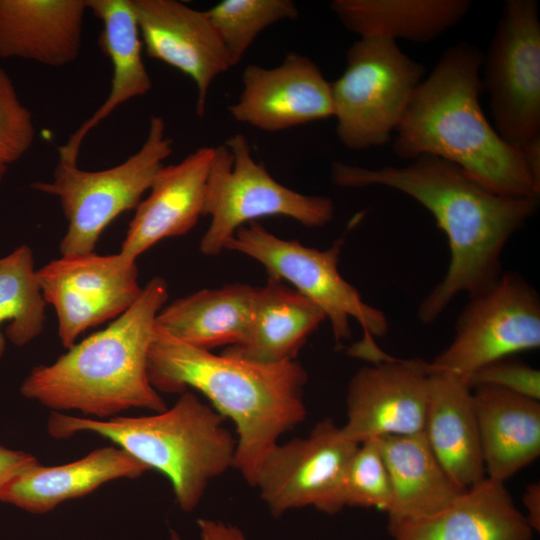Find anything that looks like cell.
<instances>
[{
	"mask_svg": "<svg viewBox=\"0 0 540 540\" xmlns=\"http://www.w3.org/2000/svg\"><path fill=\"white\" fill-rule=\"evenodd\" d=\"M331 180L345 188L398 190L425 207L446 234L450 263L444 278L418 307L424 324L435 321L460 293L473 296L500 277L504 246L539 206V197L496 194L457 165L432 155L420 156L404 167L378 169L335 161Z\"/></svg>",
	"mask_w": 540,
	"mask_h": 540,
	"instance_id": "cell-1",
	"label": "cell"
},
{
	"mask_svg": "<svg viewBox=\"0 0 540 540\" xmlns=\"http://www.w3.org/2000/svg\"><path fill=\"white\" fill-rule=\"evenodd\" d=\"M148 379L158 393H202L234 423L233 467L255 487L260 467L279 437L306 418L307 373L296 361L261 364L193 347L155 324L147 358Z\"/></svg>",
	"mask_w": 540,
	"mask_h": 540,
	"instance_id": "cell-2",
	"label": "cell"
},
{
	"mask_svg": "<svg viewBox=\"0 0 540 540\" xmlns=\"http://www.w3.org/2000/svg\"><path fill=\"white\" fill-rule=\"evenodd\" d=\"M483 60L467 42L442 53L410 99L391 140L393 153L405 160L442 158L502 196L539 197L520 150L497 133L482 110Z\"/></svg>",
	"mask_w": 540,
	"mask_h": 540,
	"instance_id": "cell-3",
	"label": "cell"
},
{
	"mask_svg": "<svg viewBox=\"0 0 540 540\" xmlns=\"http://www.w3.org/2000/svg\"><path fill=\"white\" fill-rule=\"evenodd\" d=\"M167 299V282L153 277L105 329L75 343L53 363L35 366L20 393L53 412L78 411L98 420L133 408L166 410L149 382L147 358L157 314Z\"/></svg>",
	"mask_w": 540,
	"mask_h": 540,
	"instance_id": "cell-4",
	"label": "cell"
},
{
	"mask_svg": "<svg viewBox=\"0 0 540 540\" xmlns=\"http://www.w3.org/2000/svg\"><path fill=\"white\" fill-rule=\"evenodd\" d=\"M225 418L187 390L171 407L142 417L105 420L52 412L47 430L56 439L91 432L109 439L150 470L165 475L184 512L200 503L213 479L233 467L236 439Z\"/></svg>",
	"mask_w": 540,
	"mask_h": 540,
	"instance_id": "cell-5",
	"label": "cell"
},
{
	"mask_svg": "<svg viewBox=\"0 0 540 540\" xmlns=\"http://www.w3.org/2000/svg\"><path fill=\"white\" fill-rule=\"evenodd\" d=\"M344 238L325 250L307 247L297 240H285L269 232L257 221L240 227L226 245L261 263L269 276L283 280L317 305L330 321L335 342L349 339L350 319L363 330L362 339L349 350L352 356L367 359L380 348L375 337L388 330L385 314L361 298L358 290L339 273L338 263Z\"/></svg>",
	"mask_w": 540,
	"mask_h": 540,
	"instance_id": "cell-6",
	"label": "cell"
},
{
	"mask_svg": "<svg viewBox=\"0 0 540 540\" xmlns=\"http://www.w3.org/2000/svg\"><path fill=\"white\" fill-rule=\"evenodd\" d=\"M335 207L326 196L296 192L275 180L252 154L243 134L214 147L202 215L211 218L199 249L214 256L242 226L261 217L284 216L309 228L332 221Z\"/></svg>",
	"mask_w": 540,
	"mask_h": 540,
	"instance_id": "cell-7",
	"label": "cell"
},
{
	"mask_svg": "<svg viewBox=\"0 0 540 540\" xmlns=\"http://www.w3.org/2000/svg\"><path fill=\"white\" fill-rule=\"evenodd\" d=\"M172 152L164 120L153 115L141 148L119 165L86 171L59 160L52 181L32 183V189L60 201L68 222L61 254L94 252L105 228L121 213L136 208Z\"/></svg>",
	"mask_w": 540,
	"mask_h": 540,
	"instance_id": "cell-8",
	"label": "cell"
},
{
	"mask_svg": "<svg viewBox=\"0 0 540 540\" xmlns=\"http://www.w3.org/2000/svg\"><path fill=\"white\" fill-rule=\"evenodd\" d=\"M424 72L396 41H355L347 51L345 70L331 83L340 142L350 150L390 142Z\"/></svg>",
	"mask_w": 540,
	"mask_h": 540,
	"instance_id": "cell-9",
	"label": "cell"
},
{
	"mask_svg": "<svg viewBox=\"0 0 540 540\" xmlns=\"http://www.w3.org/2000/svg\"><path fill=\"white\" fill-rule=\"evenodd\" d=\"M449 346L425 371L448 372L465 381L478 369L540 346V299L515 272L502 273L487 289L469 297Z\"/></svg>",
	"mask_w": 540,
	"mask_h": 540,
	"instance_id": "cell-10",
	"label": "cell"
},
{
	"mask_svg": "<svg viewBox=\"0 0 540 540\" xmlns=\"http://www.w3.org/2000/svg\"><path fill=\"white\" fill-rule=\"evenodd\" d=\"M482 66L497 133L517 149L539 138L540 19L534 0L504 3Z\"/></svg>",
	"mask_w": 540,
	"mask_h": 540,
	"instance_id": "cell-11",
	"label": "cell"
},
{
	"mask_svg": "<svg viewBox=\"0 0 540 540\" xmlns=\"http://www.w3.org/2000/svg\"><path fill=\"white\" fill-rule=\"evenodd\" d=\"M358 445L326 418L306 437L277 444L264 459L255 487L276 517L308 506L335 514L345 507L343 479Z\"/></svg>",
	"mask_w": 540,
	"mask_h": 540,
	"instance_id": "cell-12",
	"label": "cell"
},
{
	"mask_svg": "<svg viewBox=\"0 0 540 540\" xmlns=\"http://www.w3.org/2000/svg\"><path fill=\"white\" fill-rule=\"evenodd\" d=\"M47 304L54 307L58 337L69 349L89 328L118 318L139 298L136 261L122 254H65L36 270Z\"/></svg>",
	"mask_w": 540,
	"mask_h": 540,
	"instance_id": "cell-13",
	"label": "cell"
},
{
	"mask_svg": "<svg viewBox=\"0 0 540 540\" xmlns=\"http://www.w3.org/2000/svg\"><path fill=\"white\" fill-rule=\"evenodd\" d=\"M424 364L389 356L359 369L348 384L344 435L360 444L424 432L429 385Z\"/></svg>",
	"mask_w": 540,
	"mask_h": 540,
	"instance_id": "cell-14",
	"label": "cell"
},
{
	"mask_svg": "<svg viewBox=\"0 0 540 540\" xmlns=\"http://www.w3.org/2000/svg\"><path fill=\"white\" fill-rule=\"evenodd\" d=\"M228 111L265 132L327 119L334 115L331 83L310 58L291 52L276 67L246 66L241 94Z\"/></svg>",
	"mask_w": 540,
	"mask_h": 540,
	"instance_id": "cell-15",
	"label": "cell"
},
{
	"mask_svg": "<svg viewBox=\"0 0 540 540\" xmlns=\"http://www.w3.org/2000/svg\"><path fill=\"white\" fill-rule=\"evenodd\" d=\"M148 57L190 77L197 90L196 113L202 117L212 82L232 68L206 11L176 0H130Z\"/></svg>",
	"mask_w": 540,
	"mask_h": 540,
	"instance_id": "cell-16",
	"label": "cell"
},
{
	"mask_svg": "<svg viewBox=\"0 0 540 540\" xmlns=\"http://www.w3.org/2000/svg\"><path fill=\"white\" fill-rule=\"evenodd\" d=\"M214 147H201L160 170L135 208L120 254L137 258L157 242L189 232L203 213Z\"/></svg>",
	"mask_w": 540,
	"mask_h": 540,
	"instance_id": "cell-17",
	"label": "cell"
},
{
	"mask_svg": "<svg viewBox=\"0 0 540 540\" xmlns=\"http://www.w3.org/2000/svg\"><path fill=\"white\" fill-rule=\"evenodd\" d=\"M392 540H532L504 483L485 478L440 511L388 523Z\"/></svg>",
	"mask_w": 540,
	"mask_h": 540,
	"instance_id": "cell-18",
	"label": "cell"
},
{
	"mask_svg": "<svg viewBox=\"0 0 540 540\" xmlns=\"http://www.w3.org/2000/svg\"><path fill=\"white\" fill-rule=\"evenodd\" d=\"M87 10L85 0H0V58L50 67L74 62Z\"/></svg>",
	"mask_w": 540,
	"mask_h": 540,
	"instance_id": "cell-19",
	"label": "cell"
},
{
	"mask_svg": "<svg viewBox=\"0 0 540 540\" xmlns=\"http://www.w3.org/2000/svg\"><path fill=\"white\" fill-rule=\"evenodd\" d=\"M149 470L118 446H105L67 464L50 467L36 464L1 489L0 501L26 512L44 514L64 501L86 496L107 482L136 479Z\"/></svg>",
	"mask_w": 540,
	"mask_h": 540,
	"instance_id": "cell-20",
	"label": "cell"
},
{
	"mask_svg": "<svg viewBox=\"0 0 540 540\" xmlns=\"http://www.w3.org/2000/svg\"><path fill=\"white\" fill-rule=\"evenodd\" d=\"M472 389L486 477L504 483L540 455V403L506 389Z\"/></svg>",
	"mask_w": 540,
	"mask_h": 540,
	"instance_id": "cell-21",
	"label": "cell"
},
{
	"mask_svg": "<svg viewBox=\"0 0 540 540\" xmlns=\"http://www.w3.org/2000/svg\"><path fill=\"white\" fill-rule=\"evenodd\" d=\"M424 433L435 456L462 488L486 478L472 389L458 375L428 374Z\"/></svg>",
	"mask_w": 540,
	"mask_h": 540,
	"instance_id": "cell-22",
	"label": "cell"
},
{
	"mask_svg": "<svg viewBox=\"0 0 540 540\" xmlns=\"http://www.w3.org/2000/svg\"><path fill=\"white\" fill-rule=\"evenodd\" d=\"M102 23L98 44L113 68L111 89L98 109L58 147L59 160L77 164L87 134L123 103L148 93L150 75L142 59V40L130 0H85Z\"/></svg>",
	"mask_w": 540,
	"mask_h": 540,
	"instance_id": "cell-23",
	"label": "cell"
},
{
	"mask_svg": "<svg viewBox=\"0 0 540 540\" xmlns=\"http://www.w3.org/2000/svg\"><path fill=\"white\" fill-rule=\"evenodd\" d=\"M326 319L322 310L281 279L257 287L249 335L222 353L261 364L296 359L308 337Z\"/></svg>",
	"mask_w": 540,
	"mask_h": 540,
	"instance_id": "cell-24",
	"label": "cell"
},
{
	"mask_svg": "<svg viewBox=\"0 0 540 540\" xmlns=\"http://www.w3.org/2000/svg\"><path fill=\"white\" fill-rule=\"evenodd\" d=\"M257 287L227 284L163 306L156 325L193 347L211 351L243 344L250 331Z\"/></svg>",
	"mask_w": 540,
	"mask_h": 540,
	"instance_id": "cell-25",
	"label": "cell"
},
{
	"mask_svg": "<svg viewBox=\"0 0 540 540\" xmlns=\"http://www.w3.org/2000/svg\"><path fill=\"white\" fill-rule=\"evenodd\" d=\"M377 439L392 485L388 523L434 514L467 490L445 471L424 432Z\"/></svg>",
	"mask_w": 540,
	"mask_h": 540,
	"instance_id": "cell-26",
	"label": "cell"
},
{
	"mask_svg": "<svg viewBox=\"0 0 540 540\" xmlns=\"http://www.w3.org/2000/svg\"><path fill=\"white\" fill-rule=\"evenodd\" d=\"M469 0H334L340 23L360 38L425 43L457 25L471 8Z\"/></svg>",
	"mask_w": 540,
	"mask_h": 540,
	"instance_id": "cell-27",
	"label": "cell"
},
{
	"mask_svg": "<svg viewBox=\"0 0 540 540\" xmlns=\"http://www.w3.org/2000/svg\"><path fill=\"white\" fill-rule=\"evenodd\" d=\"M46 305L31 248L23 244L0 257V360L6 350L5 336L22 347L43 332Z\"/></svg>",
	"mask_w": 540,
	"mask_h": 540,
	"instance_id": "cell-28",
	"label": "cell"
},
{
	"mask_svg": "<svg viewBox=\"0 0 540 540\" xmlns=\"http://www.w3.org/2000/svg\"><path fill=\"white\" fill-rule=\"evenodd\" d=\"M206 14L233 67L263 30L283 20H296L299 11L291 0H222Z\"/></svg>",
	"mask_w": 540,
	"mask_h": 540,
	"instance_id": "cell-29",
	"label": "cell"
},
{
	"mask_svg": "<svg viewBox=\"0 0 540 540\" xmlns=\"http://www.w3.org/2000/svg\"><path fill=\"white\" fill-rule=\"evenodd\" d=\"M342 499L344 506L388 512L392 485L378 439H369L358 445L344 475Z\"/></svg>",
	"mask_w": 540,
	"mask_h": 540,
	"instance_id": "cell-30",
	"label": "cell"
},
{
	"mask_svg": "<svg viewBox=\"0 0 540 540\" xmlns=\"http://www.w3.org/2000/svg\"><path fill=\"white\" fill-rule=\"evenodd\" d=\"M35 134L30 110L21 102L8 73L0 67V184L9 166L30 149Z\"/></svg>",
	"mask_w": 540,
	"mask_h": 540,
	"instance_id": "cell-31",
	"label": "cell"
},
{
	"mask_svg": "<svg viewBox=\"0 0 540 540\" xmlns=\"http://www.w3.org/2000/svg\"><path fill=\"white\" fill-rule=\"evenodd\" d=\"M467 384L496 386L514 393L540 399V372L528 365L505 359L490 363L471 374Z\"/></svg>",
	"mask_w": 540,
	"mask_h": 540,
	"instance_id": "cell-32",
	"label": "cell"
},
{
	"mask_svg": "<svg viewBox=\"0 0 540 540\" xmlns=\"http://www.w3.org/2000/svg\"><path fill=\"white\" fill-rule=\"evenodd\" d=\"M38 463L40 462L34 455L0 444V491L18 474Z\"/></svg>",
	"mask_w": 540,
	"mask_h": 540,
	"instance_id": "cell-33",
	"label": "cell"
},
{
	"mask_svg": "<svg viewBox=\"0 0 540 540\" xmlns=\"http://www.w3.org/2000/svg\"><path fill=\"white\" fill-rule=\"evenodd\" d=\"M201 540H246L237 527L222 521L200 518L197 520ZM169 540H182L179 534L170 530Z\"/></svg>",
	"mask_w": 540,
	"mask_h": 540,
	"instance_id": "cell-34",
	"label": "cell"
},
{
	"mask_svg": "<svg viewBox=\"0 0 540 540\" xmlns=\"http://www.w3.org/2000/svg\"><path fill=\"white\" fill-rule=\"evenodd\" d=\"M523 505L526 510L524 514L529 526L533 531L540 530V484L533 482L529 484L522 497Z\"/></svg>",
	"mask_w": 540,
	"mask_h": 540,
	"instance_id": "cell-35",
	"label": "cell"
},
{
	"mask_svg": "<svg viewBox=\"0 0 540 540\" xmlns=\"http://www.w3.org/2000/svg\"><path fill=\"white\" fill-rule=\"evenodd\" d=\"M519 150L531 177L540 187V137L526 143Z\"/></svg>",
	"mask_w": 540,
	"mask_h": 540,
	"instance_id": "cell-36",
	"label": "cell"
}]
</instances>
